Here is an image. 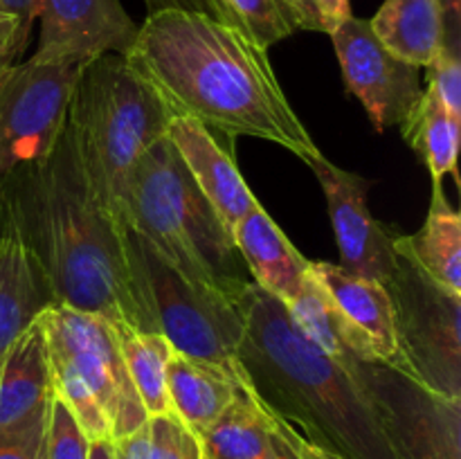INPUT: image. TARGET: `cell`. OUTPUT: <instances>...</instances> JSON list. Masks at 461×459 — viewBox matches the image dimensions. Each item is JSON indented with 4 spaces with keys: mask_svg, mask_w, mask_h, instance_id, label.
I'll use <instances>...</instances> for the list:
<instances>
[{
    "mask_svg": "<svg viewBox=\"0 0 461 459\" xmlns=\"http://www.w3.org/2000/svg\"><path fill=\"white\" fill-rule=\"evenodd\" d=\"M45 423H48V412L32 421L30 426L0 436V459H41Z\"/></svg>",
    "mask_w": 461,
    "mask_h": 459,
    "instance_id": "4dcf8cb0",
    "label": "cell"
},
{
    "mask_svg": "<svg viewBox=\"0 0 461 459\" xmlns=\"http://www.w3.org/2000/svg\"><path fill=\"white\" fill-rule=\"evenodd\" d=\"M171 117L160 94L124 54H104L81 68L68 130L95 194L120 225L131 169L165 138Z\"/></svg>",
    "mask_w": 461,
    "mask_h": 459,
    "instance_id": "5b68a950",
    "label": "cell"
},
{
    "mask_svg": "<svg viewBox=\"0 0 461 459\" xmlns=\"http://www.w3.org/2000/svg\"><path fill=\"white\" fill-rule=\"evenodd\" d=\"M122 225L142 234L189 282L234 304L255 284L232 232L196 187L167 135L131 169Z\"/></svg>",
    "mask_w": 461,
    "mask_h": 459,
    "instance_id": "277c9868",
    "label": "cell"
},
{
    "mask_svg": "<svg viewBox=\"0 0 461 459\" xmlns=\"http://www.w3.org/2000/svg\"><path fill=\"white\" fill-rule=\"evenodd\" d=\"M293 27L331 36L351 16L349 0H282Z\"/></svg>",
    "mask_w": 461,
    "mask_h": 459,
    "instance_id": "f1b7e54d",
    "label": "cell"
},
{
    "mask_svg": "<svg viewBox=\"0 0 461 459\" xmlns=\"http://www.w3.org/2000/svg\"><path fill=\"white\" fill-rule=\"evenodd\" d=\"M439 4L441 12H444V45L461 50V0H439Z\"/></svg>",
    "mask_w": 461,
    "mask_h": 459,
    "instance_id": "d590c367",
    "label": "cell"
},
{
    "mask_svg": "<svg viewBox=\"0 0 461 459\" xmlns=\"http://www.w3.org/2000/svg\"><path fill=\"white\" fill-rule=\"evenodd\" d=\"M327 196L329 219L340 250V268L385 284L399 264L394 234L378 223L367 207L369 180L340 169L327 158L311 165Z\"/></svg>",
    "mask_w": 461,
    "mask_h": 459,
    "instance_id": "4fadbf2b",
    "label": "cell"
},
{
    "mask_svg": "<svg viewBox=\"0 0 461 459\" xmlns=\"http://www.w3.org/2000/svg\"><path fill=\"white\" fill-rule=\"evenodd\" d=\"M399 126L405 142L426 162L432 184H441L448 174L457 178L461 117L450 115L428 86Z\"/></svg>",
    "mask_w": 461,
    "mask_h": 459,
    "instance_id": "603a6c76",
    "label": "cell"
},
{
    "mask_svg": "<svg viewBox=\"0 0 461 459\" xmlns=\"http://www.w3.org/2000/svg\"><path fill=\"white\" fill-rule=\"evenodd\" d=\"M54 394L48 345L39 318L18 336L0 364V436L43 417Z\"/></svg>",
    "mask_w": 461,
    "mask_h": 459,
    "instance_id": "ac0fdd59",
    "label": "cell"
},
{
    "mask_svg": "<svg viewBox=\"0 0 461 459\" xmlns=\"http://www.w3.org/2000/svg\"><path fill=\"white\" fill-rule=\"evenodd\" d=\"M383 286L394 306L405 372L444 399L461 400V297L401 255Z\"/></svg>",
    "mask_w": 461,
    "mask_h": 459,
    "instance_id": "52a82bcc",
    "label": "cell"
},
{
    "mask_svg": "<svg viewBox=\"0 0 461 459\" xmlns=\"http://www.w3.org/2000/svg\"><path fill=\"white\" fill-rule=\"evenodd\" d=\"M39 45L32 58L86 66L104 54H126L140 25L120 0H41Z\"/></svg>",
    "mask_w": 461,
    "mask_h": 459,
    "instance_id": "7c38bea8",
    "label": "cell"
},
{
    "mask_svg": "<svg viewBox=\"0 0 461 459\" xmlns=\"http://www.w3.org/2000/svg\"><path fill=\"white\" fill-rule=\"evenodd\" d=\"M0 202L54 304L99 315L115 328L144 331L126 266L124 228L95 194L68 122L48 156L0 178Z\"/></svg>",
    "mask_w": 461,
    "mask_h": 459,
    "instance_id": "7a4b0ae2",
    "label": "cell"
},
{
    "mask_svg": "<svg viewBox=\"0 0 461 459\" xmlns=\"http://www.w3.org/2000/svg\"><path fill=\"white\" fill-rule=\"evenodd\" d=\"M342 369L372 400L399 459H459L461 400L378 360H351Z\"/></svg>",
    "mask_w": 461,
    "mask_h": 459,
    "instance_id": "9c48e42d",
    "label": "cell"
},
{
    "mask_svg": "<svg viewBox=\"0 0 461 459\" xmlns=\"http://www.w3.org/2000/svg\"><path fill=\"white\" fill-rule=\"evenodd\" d=\"M369 25L394 57L417 68L430 66L446 43L439 0H385Z\"/></svg>",
    "mask_w": 461,
    "mask_h": 459,
    "instance_id": "44dd1931",
    "label": "cell"
},
{
    "mask_svg": "<svg viewBox=\"0 0 461 459\" xmlns=\"http://www.w3.org/2000/svg\"><path fill=\"white\" fill-rule=\"evenodd\" d=\"M149 459H205L198 435L174 412L149 418Z\"/></svg>",
    "mask_w": 461,
    "mask_h": 459,
    "instance_id": "83f0119b",
    "label": "cell"
},
{
    "mask_svg": "<svg viewBox=\"0 0 461 459\" xmlns=\"http://www.w3.org/2000/svg\"><path fill=\"white\" fill-rule=\"evenodd\" d=\"M0 18H9V16H5V14H0Z\"/></svg>",
    "mask_w": 461,
    "mask_h": 459,
    "instance_id": "ab89813d",
    "label": "cell"
},
{
    "mask_svg": "<svg viewBox=\"0 0 461 459\" xmlns=\"http://www.w3.org/2000/svg\"><path fill=\"white\" fill-rule=\"evenodd\" d=\"M122 358L131 382L147 410L149 418L171 414V400L167 394V364L174 356V346L160 333L117 328Z\"/></svg>",
    "mask_w": 461,
    "mask_h": 459,
    "instance_id": "cb8c5ba5",
    "label": "cell"
},
{
    "mask_svg": "<svg viewBox=\"0 0 461 459\" xmlns=\"http://www.w3.org/2000/svg\"><path fill=\"white\" fill-rule=\"evenodd\" d=\"M239 310V367L264 408L347 459H399L372 400L297 328L282 300L250 284Z\"/></svg>",
    "mask_w": 461,
    "mask_h": 459,
    "instance_id": "3957f363",
    "label": "cell"
},
{
    "mask_svg": "<svg viewBox=\"0 0 461 459\" xmlns=\"http://www.w3.org/2000/svg\"><path fill=\"white\" fill-rule=\"evenodd\" d=\"M84 66L25 58L0 79V178L48 156L66 130Z\"/></svg>",
    "mask_w": 461,
    "mask_h": 459,
    "instance_id": "30bf717a",
    "label": "cell"
},
{
    "mask_svg": "<svg viewBox=\"0 0 461 459\" xmlns=\"http://www.w3.org/2000/svg\"><path fill=\"white\" fill-rule=\"evenodd\" d=\"M273 428V426H270ZM270 459H297L295 454H293V450L288 448L286 444H284L282 439H279L277 435H275V430H273V457Z\"/></svg>",
    "mask_w": 461,
    "mask_h": 459,
    "instance_id": "f35d334b",
    "label": "cell"
},
{
    "mask_svg": "<svg viewBox=\"0 0 461 459\" xmlns=\"http://www.w3.org/2000/svg\"><path fill=\"white\" fill-rule=\"evenodd\" d=\"M50 354L66 360L104 410L113 439L140 430L149 414L122 358L117 328L99 315L52 304L39 315Z\"/></svg>",
    "mask_w": 461,
    "mask_h": 459,
    "instance_id": "ba28073f",
    "label": "cell"
},
{
    "mask_svg": "<svg viewBox=\"0 0 461 459\" xmlns=\"http://www.w3.org/2000/svg\"><path fill=\"white\" fill-rule=\"evenodd\" d=\"M88 459H115V446H113V439L90 441Z\"/></svg>",
    "mask_w": 461,
    "mask_h": 459,
    "instance_id": "74e56055",
    "label": "cell"
},
{
    "mask_svg": "<svg viewBox=\"0 0 461 459\" xmlns=\"http://www.w3.org/2000/svg\"><path fill=\"white\" fill-rule=\"evenodd\" d=\"M52 304L48 284L0 202V364L18 336Z\"/></svg>",
    "mask_w": 461,
    "mask_h": 459,
    "instance_id": "e0dca14e",
    "label": "cell"
},
{
    "mask_svg": "<svg viewBox=\"0 0 461 459\" xmlns=\"http://www.w3.org/2000/svg\"><path fill=\"white\" fill-rule=\"evenodd\" d=\"M266 412H268L270 426H273L275 435H277L279 439H282L284 444L293 450V454H295L297 459H347V457H342V454L333 453V450L324 448V446L315 444V441L306 439V436L302 435L297 428H293L291 423L284 421L282 417H277L275 412H270L268 408H266Z\"/></svg>",
    "mask_w": 461,
    "mask_h": 459,
    "instance_id": "1f68e13d",
    "label": "cell"
},
{
    "mask_svg": "<svg viewBox=\"0 0 461 459\" xmlns=\"http://www.w3.org/2000/svg\"><path fill=\"white\" fill-rule=\"evenodd\" d=\"M167 138L174 144L196 187L232 232L234 225L259 205L239 174L232 153L225 151L212 130L192 117H171Z\"/></svg>",
    "mask_w": 461,
    "mask_h": 459,
    "instance_id": "9a60e30c",
    "label": "cell"
},
{
    "mask_svg": "<svg viewBox=\"0 0 461 459\" xmlns=\"http://www.w3.org/2000/svg\"><path fill=\"white\" fill-rule=\"evenodd\" d=\"M286 310L293 322L297 324V328L313 345H318L324 354L331 356L340 367H347L351 360H360L354 338L347 331L340 310L336 309L322 284L311 274V268L304 291L291 304H286Z\"/></svg>",
    "mask_w": 461,
    "mask_h": 459,
    "instance_id": "d4e9b609",
    "label": "cell"
},
{
    "mask_svg": "<svg viewBox=\"0 0 461 459\" xmlns=\"http://www.w3.org/2000/svg\"><path fill=\"white\" fill-rule=\"evenodd\" d=\"M149 14L162 12V9H187V12L210 14L207 0H144Z\"/></svg>",
    "mask_w": 461,
    "mask_h": 459,
    "instance_id": "8d00e7d4",
    "label": "cell"
},
{
    "mask_svg": "<svg viewBox=\"0 0 461 459\" xmlns=\"http://www.w3.org/2000/svg\"><path fill=\"white\" fill-rule=\"evenodd\" d=\"M210 16L228 22L261 50H270L295 32L282 0H207Z\"/></svg>",
    "mask_w": 461,
    "mask_h": 459,
    "instance_id": "484cf974",
    "label": "cell"
},
{
    "mask_svg": "<svg viewBox=\"0 0 461 459\" xmlns=\"http://www.w3.org/2000/svg\"><path fill=\"white\" fill-rule=\"evenodd\" d=\"M239 382L241 367L239 372H230L176 351L167 364V394L171 410L194 435H203L221 417L234 399Z\"/></svg>",
    "mask_w": 461,
    "mask_h": 459,
    "instance_id": "d6986e66",
    "label": "cell"
},
{
    "mask_svg": "<svg viewBox=\"0 0 461 459\" xmlns=\"http://www.w3.org/2000/svg\"><path fill=\"white\" fill-rule=\"evenodd\" d=\"M394 250L432 282L461 297V219L441 184H432L423 228L410 237H394Z\"/></svg>",
    "mask_w": 461,
    "mask_h": 459,
    "instance_id": "ffe728a7",
    "label": "cell"
},
{
    "mask_svg": "<svg viewBox=\"0 0 461 459\" xmlns=\"http://www.w3.org/2000/svg\"><path fill=\"white\" fill-rule=\"evenodd\" d=\"M115 446V459H149V421L140 430L113 439Z\"/></svg>",
    "mask_w": 461,
    "mask_h": 459,
    "instance_id": "836d02e7",
    "label": "cell"
},
{
    "mask_svg": "<svg viewBox=\"0 0 461 459\" xmlns=\"http://www.w3.org/2000/svg\"><path fill=\"white\" fill-rule=\"evenodd\" d=\"M461 50L444 45L428 66V88L437 94L450 115L461 117Z\"/></svg>",
    "mask_w": 461,
    "mask_h": 459,
    "instance_id": "f546056e",
    "label": "cell"
},
{
    "mask_svg": "<svg viewBox=\"0 0 461 459\" xmlns=\"http://www.w3.org/2000/svg\"><path fill=\"white\" fill-rule=\"evenodd\" d=\"M90 439L81 430L72 410L52 394L48 410V423L43 435L41 459H88Z\"/></svg>",
    "mask_w": 461,
    "mask_h": 459,
    "instance_id": "4316f807",
    "label": "cell"
},
{
    "mask_svg": "<svg viewBox=\"0 0 461 459\" xmlns=\"http://www.w3.org/2000/svg\"><path fill=\"white\" fill-rule=\"evenodd\" d=\"M39 3L41 0H0V14L16 18L23 30L32 32V25L39 16Z\"/></svg>",
    "mask_w": 461,
    "mask_h": 459,
    "instance_id": "e575fe53",
    "label": "cell"
},
{
    "mask_svg": "<svg viewBox=\"0 0 461 459\" xmlns=\"http://www.w3.org/2000/svg\"><path fill=\"white\" fill-rule=\"evenodd\" d=\"M205 459H270L273 428L261 400L246 381L239 382L234 399L221 417L198 435Z\"/></svg>",
    "mask_w": 461,
    "mask_h": 459,
    "instance_id": "7402d4cb",
    "label": "cell"
},
{
    "mask_svg": "<svg viewBox=\"0 0 461 459\" xmlns=\"http://www.w3.org/2000/svg\"><path fill=\"white\" fill-rule=\"evenodd\" d=\"M126 61L174 117H192L228 138H259L306 165L324 153L293 111L268 50L214 16L187 9L149 14Z\"/></svg>",
    "mask_w": 461,
    "mask_h": 459,
    "instance_id": "6da1fadb",
    "label": "cell"
},
{
    "mask_svg": "<svg viewBox=\"0 0 461 459\" xmlns=\"http://www.w3.org/2000/svg\"><path fill=\"white\" fill-rule=\"evenodd\" d=\"M30 43V32L18 25L16 18H0V79L12 66L21 61Z\"/></svg>",
    "mask_w": 461,
    "mask_h": 459,
    "instance_id": "d6a6232c",
    "label": "cell"
},
{
    "mask_svg": "<svg viewBox=\"0 0 461 459\" xmlns=\"http://www.w3.org/2000/svg\"><path fill=\"white\" fill-rule=\"evenodd\" d=\"M309 268L340 310L347 331L354 338L358 358L365 363L378 360L405 372L396 340L394 306L387 288L381 282L351 274L329 261H311Z\"/></svg>",
    "mask_w": 461,
    "mask_h": 459,
    "instance_id": "5bb4252c",
    "label": "cell"
},
{
    "mask_svg": "<svg viewBox=\"0 0 461 459\" xmlns=\"http://www.w3.org/2000/svg\"><path fill=\"white\" fill-rule=\"evenodd\" d=\"M124 252L144 331L165 336L176 354L239 372L243 338L239 304L183 277L129 225L124 228Z\"/></svg>",
    "mask_w": 461,
    "mask_h": 459,
    "instance_id": "8992f818",
    "label": "cell"
},
{
    "mask_svg": "<svg viewBox=\"0 0 461 459\" xmlns=\"http://www.w3.org/2000/svg\"><path fill=\"white\" fill-rule=\"evenodd\" d=\"M331 40L347 93L363 104L374 129L399 126L423 93L421 68L394 57L376 39L369 21L354 14L333 32Z\"/></svg>",
    "mask_w": 461,
    "mask_h": 459,
    "instance_id": "8fae6325",
    "label": "cell"
},
{
    "mask_svg": "<svg viewBox=\"0 0 461 459\" xmlns=\"http://www.w3.org/2000/svg\"><path fill=\"white\" fill-rule=\"evenodd\" d=\"M232 238L257 286L284 304L304 291L311 261L288 241L261 202L234 225Z\"/></svg>",
    "mask_w": 461,
    "mask_h": 459,
    "instance_id": "2e32d148",
    "label": "cell"
}]
</instances>
